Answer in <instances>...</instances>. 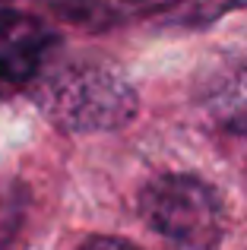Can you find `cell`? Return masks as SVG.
<instances>
[{
	"mask_svg": "<svg viewBox=\"0 0 247 250\" xmlns=\"http://www.w3.org/2000/svg\"><path fill=\"white\" fill-rule=\"evenodd\" d=\"M54 35L38 19L0 6V83H32L51 61Z\"/></svg>",
	"mask_w": 247,
	"mask_h": 250,
	"instance_id": "3957f363",
	"label": "cell"
},
{
	"mask_svg": "<svg viewBox=\"0 0 247 250\" xmlns=\"http://www.w3.org/2000/svg\"><path fill=\"white\" fill-rule=\"evenodd\" d=\"M22 225V196L0 187V250H16V234Z\"/></svg>",
	"mask_w": 247,
	"mask_h": 250,
	"instance_id": "8992f818",
	"label": "cell"
},
{
	"mask_svg": "<svg viewBox=\"0 0 247 250\" xmlns=\"http://www.w3.org/2000/svg\"><path fill=\"white\" fill-rule=\"evenodd\" d=\"M76 250H143V247L130 244V241H124V238H108V234H99V238L82 241Z\"/></svg>",
	"mask_w": 247,
	"mask_h": 250,
	"instance_id": "52a82bcc",
	"label": "cell"
},
{
	"mask_svg": "<svg viewBox=\"0 0 247 250\" xmlns=\"http://www.w3.org/2000/svg\"><path fill=\"white\" fill-rule=\"evenodd\" d=\"M80 16H99V19H121V16H133V13H146V10H162L171 6L178 0H80Z\"/></svg>",
	"mask_w": 247,
	"mask_h": 250,
	"instance_id": "5b68a950",
	"label": "cell"
},
{
	"mask_svg": "<svg viewBox=\"0 0 247 250\" xmlns=\"http://www.w3.org/2000/svg\"><path fill=\"white\" fill-rule=\"evenodd\" d=\"M206 108L225 130L247 133V61L212 83L209 95H206Z\"/></svg>",
	"mask_w": 247,
	"mask_h": 250,
	"instance_id": "277c9868",
	"label": "cell"
},
{
	"mask_svg": "<svg viewBox=\"0 0 247 250\" xmlns=\"http://www.w3.org/2000/svg\"><path fill=\"white\" fill-rule=\"evenodd\" d=\"M225 3H238V6H244V3H247V0H225Z\"/></svg>",
	"mask_w": 247,
	"mask_h": 250,
	"instance_id": "ba28073f",
	"label": "cell"
},
{
	"mask_svg": "<svg viewBox=\"0 0 247 250\" xmlns=\"http://www.w3.org/2000/svg\"><path fill=\"white\" fill-rule=\"evenodd\" d=\"M32 98L67 133H105L133 121L140 98L130 80L102 61L51 63L32 80Z\"/></svg>",
	"mask_w": 247,
	"mask_h": 250,
	"instance_id": "6da1fadb",
	"label": "cell"
},
{
	"mask_svg": "<svg viewBox=\"0 0 247 250\" xmlns=\"http://www.w3.org/2000/svg\"><path fill=\"white\" fill-rule=\"evenodd\" d=\"M140 215L152 231L187 250H212L225 234L222 196L193 174L152 177L140 193Z\"/></svg>",
	"mask_w": 247,
	"mask_h": 250,
	"instance_id": "7a4b0ae2",
	"label": "cell"
}]
</instances>
